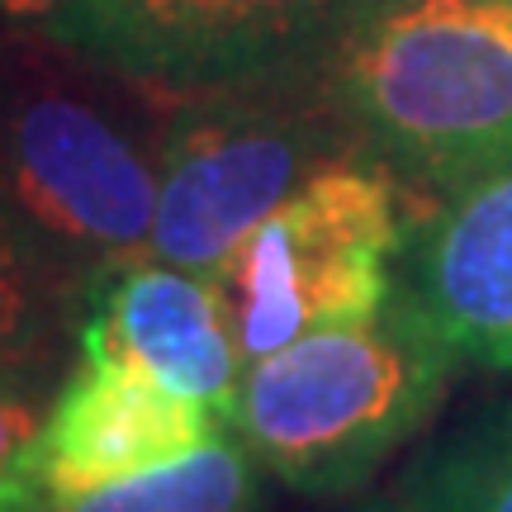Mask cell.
Masks as SVG:
<instances>
[{
    "label": "cell",
    "instance_id": "6da1fadb",
    "mask_svg": "<svg viewBox=\"0 0 512 512\" xmlns=\"http://www.w3.org/2000/svg\"><path fill=\"white\" fill-rule=\"evenodd\" d=\"M456 351L403 290L370 318L318 328L242 370L233 432L304 498L361 494L432 422Z\"/></svg>",
    "mask_w": 512,
    "mask_h": 512
},
{
    "label": "cell",
    "instance_id": "7a4b0ae2",
    "mask_svg": "<svg viewBox=\"0 0 512 512\" xmlns=\"http://www.w3.org/2000/svg\"><path fill=\"white\" fill-rule=\"evenodd\" d=\"M347 119L403 176L456 190L512 162V0H408L337 57Z\"/></svg>",
    "mask_w": 512,
    "mask_h": 512
},
{
    "label": "cell",
    "instance_id": "3957f363",
    "mask_svg": "<svg viewBox=\"0 0 512 512\" xmlns=\"http://www.w3.org/2000/svg\"><path fill=\"white\" fill-rule=\"evenodd\" d=\"M403 242L399 195L380 166L323 162L219 275L242 366L318 328L380 313L394 299L389 261Z\"/></svg>",
    "mask_w": 512,
    "mask_h": 512
},
{
    "label": "cell",
    "instance_id": "277c9868",
    "mask_svg": "<svg viewBox=\"0 0 512 512\" xmlns=\"http://www.w3.org/2000/svg\"><path fill=\"white\" fill-rule=\"evenodd\" d=\"M337 157L332 128L290 105H200L185 110L162 143V195L152 261L219 280L223 266Z\"/></svg>",
    "mask_w": 512,
    "mask_h": 512
},
{
    "label": "cell",
    "instance_id": "5b68a950",
    "mask_svg": "<svg viewBox=\"0 0 512 512\" xmlns=\"http://www.w3.org/2000/svg\"><path fill=\"white\" fill-rule=\"evenodd\" d=\"M337 0H62L43 29L114 76L157 91L266 86L323 34Z\"/></svg>",
    "mask_w": 512,
    "mask_h": 512
},
{
    "label": "cell",
    "instance_id": "8992f818",
    "mask_svg": "<svg viewBox=\"0 0 512 512\" xmlns=\"http://www.w3.org/2000/svg\"><path fill=\"white\" fill-rule=\"evenodd\" d=\"M0 176L24 219L67 247L133 266L152 252L162 171L72 91L24 95L0 133Z\"/></svg>",
    "mask_w": 512,
    "mask_h": 512
},
{
    "label": "cell",
    "instance_id": "52a82bcc",
    "mask_svg": "<svg viewBox=\"0 0 512 512\" xmlns=\"http://www.w3.org/2000/svg\"><path fill=\"white\" fill-rule=\"evenodd\" d=\"M209 403L128 361L81 356L67 389L53 399L34 441V479L43 498L91 494L166 460L200 451L223 432Z\"/></svg>",
    "mask_w": 512,
    "mask_h": 512
},
{
    "label": "cell",
    "instance_id": "ba28073f",
    "mask_svg": "<svg viewBox=\"0 0 512 512\" xmlns=\"http://www.w3.org/2000/svg\"><path fill=\"white\" fill-rule=\"evenodd\" d=\"M403 256V294L456 361L512 375V162L446 190Z\"/></svg>",
    "mask_w": 512,
    "mask_h": 512
},
{
    "label": "cell",
    "instance_id": "9c48e42d",
    "mask_svg": "<svg viewBox=\"0 0 512 512\" xmlns=\"http://www.w3.org/2000/svg\"><path fill=\"white\" fill-rule=\"evenodd\" d=\"M81 356L128 361L190 399L209 403L228 422L247 370L219 280L176 271L166 261H133L105 280L81 332Z\"/></svg>",
    "mask_w": 512,
    "mask_h": 512
},
{
    "label": "cell",
    "instance_id": "30bf717a",
    "mask_svg": "<svg viewBox=\"0 0 512 512\" xmlns=\"http://www.w3.org/2000/svg\"><path fill=\"white\" fill-rule=\"evenodd\" d=\"M380 512H512V399L418 451Z\"/></svg>",
    "mask_w": 512,
    "mask_h": 512
},
{
    "label": "cell",
    "instance_id": "8fae6325",
    "mask_svg": "<svg viewBox=\"0 0 512 512\" xmlns=\"http://www.w3.org/2000/svg\"><path fill=\"white\" fill-rule=\"evenodd\" d=\"M261 465L242 437L219 432L200 451L166 460L157 470L72 498H43L34 512H256Z\"/></svg>",
    "mask_w": 512,
    "mask_h": 512
},
{
    "label": "cell",
    "instance_id": "7c38bea8",
    "mask_svg": "<svg viewBox=\"0 0 512 512\" xmlns=\"http://www.w3.org/2000/svg\"><path fill=\"white\" fill-rule=\"evenodd\" d=\"M34 399L15 380L0 375V512H34L43 503L34 479V441H38Z\"/></svg>",
    "mask_w": 512,
    "mask_h": 512
},
{
    "label": "cell",
    "instance_id": "4fadbf2b",
    "mask_svg": "<svg viewBox=\"0 0 512 512\" xmlns=\"http://www.w3.org/2000/svg\"><path fill=\"white\" fill-rule=\"evenodd\" d=\"M19 323H24V266L10 228L0 219V351L19 337Z\"/></svg>",
    "mask_w": 512,
    "mask_h": 512
},
{
    "label": "cell",
    "instance_id": "5bb4252c",
    "mask_svg": "<svg viewBox=\"0 0 512 512\" xmlns=\"http://www.w3.org/2000/svg\"><path fill=\"white\" fill-rule=\"evenodd\" d=\"M62 5V0H0V15H15V19H48Z\"/></svg>",
    "mask_w": 512,
    "mask_h": 512
}]
</instances>
